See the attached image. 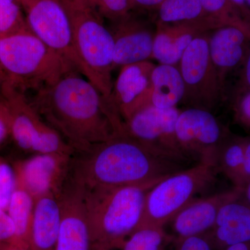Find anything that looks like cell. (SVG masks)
I'll list each match as a JSON object with an SVG mask.
<instances>
[{"mask_svg": "<svg viewBox=\"0 0 250 250\" xmlns=\"http://www.w3.org/2000/svg\"><path fill=\"white\" fill-rule=\"evenodd\" d=\"M32 93V104L76 152L123 133L111 103L76 69Z\"/></svg>", "mask_w": 250, "mask_h": 250, "instance_id": "cell-1", "label": "cell"}, {"mask_svg": "<svg viewBox=\"0 0 250 250\" xmlns=\"http://www.w3.org/2000/svg\"><path fill=\"white\" fill-rule=\"evenodd\" d=\"M184 164L124 134L76 152L68 176L85 190L157 184Z\"/></svg>", "mask_w": 250, "mask_h": 250, "instance_id": "cell-2", "label": "cell"}, {"mask_svg": "<svg viewBox=\"0 0 250 250\" xmlns=\"http://www.w3.org/2000/svg\"><path fill=\"white\" fill-rule=\"evenodd\" d=\"M155 184L84 190L93 250H121L139 228L146 195Z\"/></svg>", "mask_w": 250, "mask_h": 250, "instance_id": "cell-3", "label": "cell"}, {"mask_svg": "<svg viewBox=\"0 0 250 250\" xmlns=\"http://www.w3.org/2000/svg\"><path fill=\"white\" fill-rule=\"evenodd\" d=\"M0 64L6 82L26 93L51 84L67 70L76 69L29 30L0 38Z\"/></svg>", "mask_w": 250, "mask_h": 250, "instance_id": "cell-4", "label": "cell"}, {"mask_svg": "<svg viewBox=\"0 0 250 250\" xmlns=\"http://www.w3.org/2000/svg\"><path fill=\"white\" fill-rule=\"evenodd\" d=\"M71 20L80 72L110 102L114 41L104 18L77 0H62Z\"/></svg>", "mask_w": 250, "mask_h": 250, "instance_id": "cell-5", "label": "cell"}, {"mask_svg": "<svg viewBox=\"0 0 250 250\" xmlns=\"http://www.w3.org/2000/svg\"><path fill=\"white\" fill-rule=\"evenodd\" d=\"M215 166L198 162L190 168L167 176L147 192L139 228L164 227L192 200L214 183Z\"/></svg>", "mask_w": 250, "mask_h": 250, "instance_id": "cell-6", "label": "cell"}, {"mask_svg": "<svg viewBox=\"0 0 250 250\" xmlns=\"http://www.w3.org/2000/svg\"><path fill=\"white\" fill-rule=\"evenodd\" d=\"M9 112L11 136L18 147L33 154L76 153L57 130L43 119L27 94L6 82L0 93Z\"/></svg>", "mask_w": 250, "mask_h": 250, "instance_id": "cell-7", "label": "cell"}, {"mask_svg": "<svg viewBox=\"0 0 250 250\" xmlns=\"http://www.w3.org/2000/svg\"><path fill=\"white\" fill-rule=\"evenodd\" d=\"M29 30L80 72L71 20L62 0H21Z\"/></svg>", "mask_w": 250, "mask_h": 250, "instance_id": "cell-8", "label": "cell"}, {"mask_svg": "<svg viewBox=\"0 0 250 250\" xmlns=\"http://www.w3.org/2000/svg\"><path fill=\"white\" fill-rule=\"evenodd\" d=\"M180 112L177 107L160 108L147 105L123 123V134L184 164L190 159L179 146L175 131Z\"/></svg>", "mask_w": 250, "mask_h": 250, "instance_id": "cell-9", "label": "cell"}, {"mask_svg": "<svg viewBox=\"0 0 250 250\" xmlns=\"http://www.w3.org/2000/svg\"><path fill=\"white\" fill-rule=\"evenodd\" d=\"M209 32L204 33L192 41L178 65L185 85L184 100L194 107L208 111L218 101L222 88L210 57Z\"/></svg>", "mask_w": 250, "mask_h": 250, "instance_id": "cell-10", "label": "cell"}, {"mask_svg": "<svg viewBox=\"0 0 250 250\" xmlns=\"http://www.w3.org/2000/svg\"><path fill=\"white\" fill-rule=\"evenodd\" d=\"M175 131L179 146L189 159L208 163L217 167L219 152L227 138L210 111L192 107L181 111Z\"/></svg>", "mask_w": 250, "mask_h": 250, "instance_id": "cell-11", "label": "cell"}, {"mask_svg": "<svg viewBox=\"0 0 250 250\" xmlns=\"http://www.w3.org/2000/svg\"><path fill=\"white\" fill-rule=\"evenodd\" d=\"M59 197L62 220L54 250H93L84 189L67 175Z\"/></svg>", "mask_w": 250, "mask_h": 250, "instance_id": "cell-12", "label": "cell"}, {"mask_svg": "<svg viewBox=\"0 0 250 250\" xmlns=\"http://www.w3.org/2000/svg\"><path fill=\"white\" fill-rule=\"evenodd\" d=\"M72 156L34 154L15 166L18 185L35 200L48 194H59L68 175Z\"/></svg>", "mask_w": 250, "mask_h": 250, "instance_id": "cell-13", "label": "cell"}, {"mask_svg": "<svg viewBox=\"0 0 250 250\" xmlns=\"http://www.w3.org/2000/svg\"><path fill=\"white\" fill-rule=\"evenodd\" d=\"M155 66L147 61L121 67L113 85L110 102L123 123L150 104L152 74Z\"/></svg>", "mask_w": 250, "mask_h": 250, "instance_id": "cell-14", "label": "cell"}, {"mask_svg": "<svg viewBox=\"0 0 250 250\" xmlns=\"http://www.w3.org/2000/svg\"><path fill=\"white\" fill-rule=\"evenodd\" d=\"M241 190L233 188L188 204L170 222L174 240L210 232L214 227L220 208L241 197Z\"/></svg>", "mask_w": 250, "mask_h": 250, "instance_id": "cell-15", "label": "cell"}, {"mask_svg": "<svg viewBox=\"0 0 250 250\" xmlns=\"http://www.w3.org/2000/svg\"><path fill=\"white\" fill-rule=\"evenodd\" d=\"M213 22L163 24L159 22L153 42L152 59L178 66L186 49L199 36L218 28Z\"/></svg>", "mask_w": 250, "mask_h": 250, "instance_id": "cell-16", "label": "cell"}, {"mask_svg": "<svg viewBox=\"0 0 250 250\" xmlns=\"http://www.w3.org/2000/svg\"><path fill=\"white\" fill-rule=\"evenodd\" d=\"M111 33L114 41L113 70L152 59L155 34L149 28L128 18L117 22Z\"/></svg>", "mask_w": 250, "mask_h": 250, "instance_id": "cell-17", "label": "cell"}, {"mask_svg": "<svg viewBox=\"0 0 250 250\" xmlns=\"http://www.w3.org/2000/svg\"><path fill=\"white\" fill-rule=\"evenodd\" d=\"M250 41L248 33L233 26H223L210 31V57L222 86L229 72L246 60Z\"/></svg>", "mask_w": 250, "mask_h": 250, "instance_id": "cell-18", "label": "cell"}, {"mask_svg": "<svg viewBox=\"0 0 250 250\" xmlns=\"http://www.w3.org/2000/svg\"><path fill=\"white\" fill-rule=\"evenodd\" d=\"M62 220L59 193H50L36 199L29 234V249L55 250Z\"/></svg>", "mask_w": 250, "mask_h": 250, "instance_id": "cell-19", "label": "cell"}, {"mask_svg": "<svg viewBox=\"0 0 250 250\" xmlns=\"http://www.w3.org/2000/svg\"><path fill=\"white\" fill-rule=\"evenodd\" d=\"M214 250L250 241V205L241 198L225 204L209 232Z\"/></svg>", "mask_w": 250, "mask_h": 250, "instance_id": "cell-20", "label": "cell"}, {"mask_svg": "<svg viewBox=\"0 0 250 250\" xmlns=\"http://www.w3.org/2000/svg\"><path fill=\"white\" fill-rule=\"evenodd\" d=\"M152 93L149 104L160 108L177 107L185 97V85L178 66L159 64L152 74Z\"/></svg>", "mask_w": 250, "mask_h": 250, "instance_id": "cell-21", "label": "cell"}, {"mask_svg": "<svg viewBox=\"0 0 250 250\" xmlns=\"http://www.w3.org/2000/svg\"><path fill=\"white\" fill-rule=\"evenodd\" d=\"M34 206V197L18 185L6 209L14 224L18 244L28 248Z\"/></svg>", "mask_w": 250, "mask_h": 250, "instance_id": "cell-22", "label": "cell"}, {"mask_svg": "<svg viewBox=\"0 0 250 250\" xmlns=\"http://www.w3.org/2000/svg\"><path fill=\"white\" fill-rule=\"evenodd\" d=\"M158 11L159 22L163 24L209 22L220 27L206 13L199 0H164Z\"/></svg>", "mask_w": 250, "mask_h": 250, "instance_id": "cell-23", "label": "cell"}, {"mask_svg": "<svg viewBox=\"0 0 250 250\" xmlns=\"http://www.w3.org/2000/svg\"><path fill=\"white\" fill-rule=\"evenodd\" d=\"M245 140L243 138L226 139L220 147L217 161L218 172H223L233 187L239 190L244 163Z\"/></svg>", "mask_w": 250, "mask_h": 250, "instance_id": "cell-24", "label": "cell"}, {"mask_svg": "<svg viewBox=\"0 0 250 250\" xmlns=\"http://www.w3.org/2000/svg\"><path fill=\"white\" fill-rule=\"evenodd\" d=\"M207 14L220 27L233 26L250 35V21L231 0H199Z\"/></svg>", "mask_w": 250, "mask_h": 250, "instance_id": "cell-25", "label": "cell"}, {"mask_svg": "<svg viewBox=\"0 0 250 250\" xmlns=\"http://www.w3.org/2000/svg\"><path fill=\"white\" fill-rule=\"evenodd\" d=\"M174 241L164 227L146 226L138 228L124 242L121 250H166Z\"/></svg>", "mask_w": 250, "mask_h": 250, "instance_id": "cell-26", "label": "cell"}, {"mask_svg": "<svg viewBox=\"0 0 250 250\" xmlns=\"http://www.w3.org/2000/svg\"><path fill=\"white\" fill-rule=\"evenodd\" d=\"M27 30L21 0H0V38Z\"/></svg>", "mask_w": 250, "mask_h": 250, "instance_id": "cell-27", "label": "cell"}, {"mask_svg": "<svg viewBox=\"0 0 250 250\" xmlns=\"http://www.w3.org/2000/svg\"><path fill=\"white\" fill-rule=\"evenodd\" d=\"M83 3L103 18L118 22L129 18L134 4L131 0H77Z\"/></svg>", "mask_w": 250, "mask_h": 250, "instance_id": "cell-28", "label": "cell"}, {"mask_svg": "<svg viewBox=\"0 0 250 250\" xmlns=\"http://www.w3.org/2000/svg\"><path fill=\"white\" fill-rule=\"evenodd\" d=\"M17 186V176L14 167L0 159V208L7 209Z\"/></svg>", "mask_w": 250, "mask_h": 250, "instance_id": "cell-29", "label": "cell"}, {"mask_svg": "<svg viewBox=\"0 0 250 250\" xmlns=\"http://www.w3.org/2000/svg\"><path fill=\"white\" fill-rule=\"evenodd\" d=\"M172 250H214L209 232L173 241Z\"/></svg>", "mask_w": 250, "mask_h": 250, "instance_id": "cell-30", "label": "cell"}, {"mask_svg": "<svg viewBox=\"0 0 250 250\" xmlns=\"http://www.w3.org/2000/svg\"><path fill=\"white\" fill-rule=\"evenodd\" d=\"M18 244L16 228L6 210L0 208V246Z\"/></svg>", "mask_w": 250, "mask_h": 250, "instance_id": "cell-31", "label": "cell"}, {"mask_svg": "<svg viewBox=\"0 0 250 250\" xmlns=\"http://www.w3.org/2000/svg\"><path fill=\"white\" fill-rule=\"evenodd\" d=\"M235 111L237 119L242 124L250 128V90L238 99Z\"/></svg>", "mask_w": 250, "mask_h": 250, "instance_id": "cell-32", "label": "cell"}, {"mask_svg": "<svg viewBox=\"0 0 250 250\" xmlns=\"http://www.w3.org/2000/svg\"><path fill=\"white\" fill-rule=\"evenodd\" d=\"M11 136V121L9 110L0 99V145Z\"/></svg>", "mask_w": 250, "mask_h": 250, "instance_id": "cell-33", "label": "cell"}, {"mask_svg": "<svg viewBox=\"0 0 250 250\" xmlns=\"http://www.w3.org/2000/svg\"><path fill=\"white\" fill-rule=\"evenodd\" d=\"M250 182V138L245 140L244 163L241 176V190Z\"/></svg>", "mask_w": 250, "mask_h": 250, "instance_id": "cell-34", "label": "cell"}, {"mask_svg": "<svg viewBox=\"0 0 250 250\" xmlns=\"http://www.w3.org/2000/svg\"><path fill=\"white\" fill-rule=\"evenodd\" d=\"M250 21V0H231Z\"/></svg>", "mask_w": 250, "mask_h": 250, "instance_id": "cell-35", "label": "cell"}, {"mask_svg": "<svg viewBox=\"0 0 250 250\" xmlns=\"http://www.w3.org/2000/svg\"><path fill=\"white\" fill-rule=\"evenodd\" d=\"M134 5H139L146 8H157L164 0H131Z\"/></svg>", "mask_w": 250, "mask_h": 250, "instance_id": "cell-36", "label": "cell"}, {"mask_svg": "<svg viewBox=\"0 0 250 250\" xmlns=\"http://www.w3.org/2000/svg\"><path fill=\"white\" fill-rule=\"evenodd\" d=\"M243 82L248 90H250V50L245 60V67L243 70Z\"/></svg>", "mask_w": 250, "mask_h": 250, "instance_id": "cell-37", "label": "cell"}, {"mask_svg": "<svg viewBox=\"0 0 250 250\" xmlns=\"http://www.w3.org/2000/svg\"><path fill=\"white\" fill-rule=\"evenodd\" d=\"M221 250H250V241L231 245V246L225 247Z\"/></svg>", "mask_w": 250, "mask_h": 250, "instance_id": "cell-38", "label": "cell"}, {"mask_svg": "<svg viewBox=\"0 0 250 250\" xmlns=\"http://www.w3.org/2000/svg\"><path fill=\"white\" fill-rule=\"evenodd\" d=\"M241 197L243 201L246 202L248 205H250V182L245 186L241 190Z\"/></svg>", "mask_w": 250, "mask_h": 250, "instance_id": "cell-39", "label": "cell"}, {"mask_svg": "<svg viewBox=\"0 0 250 250\" xmlns=\"http://www.w3.org/2000/svg\"><path fill=\"white\" fill-rule=\"evenodd\" d=\"M0 250H30V249L18 244H9L0 246Z\"/></svg>", "mask_w": 250, "mask_h": 250, "instance_id": "cell-40", "label": "cell"}, {"mask_svg": "<svg viewBox=\"0 0 250 250\" xmlns=\"http://www.w3.org/2000/svg\"><path fill=\"white\" fill-rule=\"evenodd\" d=\"M6 82V75H5L2 67H1V64H0V93H1V89H2L3 86H4Z\"/></svg>", "mask_w": 250, "mask_h": 250, "instance_id": "cell-41", "label": "cell"}]
</instances>
